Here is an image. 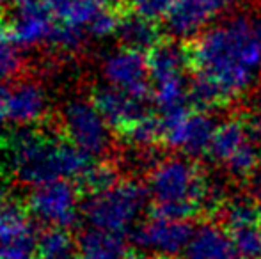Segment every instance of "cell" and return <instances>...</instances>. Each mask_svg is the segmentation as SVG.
<instances>
[{
	"label": "cell",
	"instance_id": "1",
	"mask_svg": "<svg viewBox=\"0 0 261 259\" xmlns=\"http://www.w3.org/2000/svg\"><path fill=\"white\" fill-rule=\"evenodd\" d=\"M187 50L194 73L212 80L227 101L244 94L261 68V41L245 16L204 31Z\"/></svg>",
	"mask_w": 261,
	"mask_h": 259
},
{
	"label": "cell",
	"instance_id": "2",
	"mask_svg": "<svg viewBox=\"0 0 261 259\" xmlns=\"http://www.w3.org/2000/svg\"><path fill=\"white\" fill-rule=\"evenodd\" d=\"M7 146L14 178L29 187L57 180H79L93 165V156L68 138L32 128L11 133Z\"/></svg>",
	"mask_w": 261,
	"mask_h": 259
},
{
	"label": "cell",
	"instance_id": "3",
	"mask_svg": "<svg viewBox=\"0 0 261 259\" xmlns=\"http://www.w3.org/2000/svg\"><path fill=\"white\" fill-rule=\"evenodd\" d=\"M148 192L155 203L153 213L181 220H189L203 208L220 203L199 167L192 160L178 156L153 165Z\"/></svg>",
	"mask_w": 261,
	"mask_h": 259
},
{
	"label": "cell",
	"instance_id": "4",
	"mask_svg": "<svg viewBox=\"0 0 261 259\" xmlns=\"http://www.w3.org/2000/svg\"><path fill=\"white\" fill-rule=\"evenodd\" d=\"M149 192L135 180H123L100 194L87 195L82 215L91 227L124 235L146 210Z\"/></svg>",
	"mask_w": 261,
	"mask_h": 259
},
{
	"label": "cell",
	"instance_id": "5",
	"mask_svg": "<svg viewBox=\"0 0 261 259\" xmlns=\"http://www.w3.org/2000/svg\"><path fill=\"white\" fill-rule=\"evenodd\" d=\"M62 130L69 142L89 156H101L110 148V125L93 101L73 100L62 108Z\"/></svg>",
	"mask_w": 261,
	"mask_h": 259
},
{
	"label": "cell",
	"instance_id": "6",
	"mask_svg": "<svg viewBox=\"0 0 261 259\" xmlns=\"http://www.w3.org/2000/svg\"><path fill=\"white\" fill-rule=\"evenodd\" d=\"M29 211L46 227L69 229L79 222L82 206L79 188L69 180H57L34 187L27 199Z\"/></svg>",
	"mask_w": 261,
	"mask_h": 259
},
{
	"label": "cell",
	"instance_id": "7",
	"mask_svg": "<svg viewBox=\"0 0 261 259\" xmlns=\"http://www.w3.org/2000/svg\"><path fill=\"white\" fill-rule=\"evenodd\" d=\"M162 140L183 155L196 158L210 151L217 125L203 112H190L189 107L162 114Z\"/></svg>",
	"mask_w": 261,
	"mask_h": 259
},
{
	"label": "cell",
	"instance_id": "8",
	"mask_svg": "<svg viewBox=\"0 0 261 259\" xmlns=\"http://www.w3.org/2000/svg\"><path fill=\"white\" fill-rule=\"evenodd\" d=\"M192 233L194 229L189 220L151 213L148 220L134 229L132 242L156 257H174L185 252Z\"/></svg>",
	"mask_w": 261,
	"mask_h": 259
},
{
	"label": "cell",
	"instance_id": "9",
	"mask_svg": "<svg viewBox=\"0 0 261 259\" xmlns=\"http://www.w3.org/2000/svg\"><path fill=\"white\" fill-rule=\"evenodd\" d=\"M101 73L109 85L126 91L139 100L148 101L151 98L148 55L139 50L123 46L110 52L101 64Z\"/></svg>",
	"mask_w": 261,
	"mask_h": 259
},
{
	"label": "cell",
	"instance_id": "10",
	"mask_svg": "<svg viewBox=\"0 0 261 259\" xmlns=\"http://www.w3.org/2000/svg\"><path fill=\"white\" fill-rule=\"evenodd\" d=\"M38 236L27 211L13 200H0V259H32Z\"/></svg>",
	"mask_w": 261,
	"mask_h": 259
},
{
	"label": "cell",
	"instance_id": "11",
	"mask_svg": "<svg viewBox=\"0 0 261 259\" xmlns=\"http://www.w3.org/2000/svg\"><path fill=\"white\" fill-rule=\"evenodd\" d=\"M233 4L234 0H174V6L165 16L167 31L178 39L199 36Z\"/></svg>",
	"mask_w": 261,
	"mask_h": 259
},
{
	"label": "cell",
	"instance_id": "12",
	"mask_svg": "<svg viewBox=\"0 0 261 259\" xmlns=\"http://www.w3.org/2000/svg\"><path fill=\"white\" fill-rule=\"evenodd\" d=\"M227 229L242 259H261V227L258 206L247 197H237L224 210Z\"/></svg>",
	"mask_w": 261,
	"mask_h": 259
},
{
	"label": "cell",
	"instance_id": "13",
	"mask_svg": "<svg viewBox=\"0 0 261 259\" xmlns=\"http://www.w3.org/2000/svg\"><path fill=\"white\" fill-rule=\"evenodd\" d=\"M54 18L41 0H16V13L9 25V34L18 46L48 43L55 28Z\"/></svg>",
	"mask_w": 261,
	"mask_h": 259
},
{
	"label": "cell",
	"instance_id": "14",
	"mask_svg": "<svg viewBox=\"0 0 261 259\" xmlns=\"http://www.w3.org/2000/svg\"><path fill=\"white\" fill-rule=\"evenodd\" d=\"M93 103L101 112V116L110 125V128L117 130L119 133H123L134 123H137L139 119L148 114V110H146L148 101L134 98L126 91L117 89V87H112L109 83L94 91Z\"/></svg>",
	"mask_w": 261,
	"mask_h": 259
},
{
	"label": "cell",
	"instance_id": "15",
	"mask_svg": "<svg viewBox=\"0 0 261 259\" xmlns=\"http://www.w3.org/2000/svg\"><path fill=\"white\" fill-rule=\"evenodd\" d=\"M46 105L45 91L36 82L25 80L7 89V118L18 126L39 123L46 114Z\"/></svg>",
	"mask_w": 261,
	"mask_h": 259
},
{
	"label": "cell",
	"instance_id": "16",
	"mask_svg": "<svg viewBox=\"0 0 261 259\" xmlns=\"http://www.w3.org/2000/svg\"><path fill=\"white\" fill-rule=\"evenodd\" d=\"M185 259H242L226 227L203 224L194 229L187 245Z\"/></svg>",
	"mask_w": 261,
	"mask_h": 259
},
{
	"label": "cell",
	"instance_id": "17",
	"mask_svg": "<svg viewBox=\"0 0 261 259\" xmlns=\"http://www.w3.org/2000/svg\"><path fill=\"white\" fill-rule=\"evenodd\" d=\"M258 137V128L251 123H245L244 119H227L217 126L208 153L217 163L226 165L247 142Z\"/></svg>",
	"mask_w": 261,
	"mask_h": 259
},
{
	"label": "cell",
	"instance_id": "18",
	"mask_svg": "<svg viewBox=\"0 0 261 259\" xmlns=\"http://www.w3.org/2000/svg\"><path fill=\"white\" fill-rule=\"evenodd\" d=\"M76 259H128L126 242L119 233L89 225L76 238Z\"/></svg>",
	"mask_w": 261,
	"mask_h": 259
},
{
	"label": "cell",
	"instance_id": "19",
	"mask_svg": "<svg viewBox=\"0 0 261 259\" xmlns=\"http://www.w3.org/2000/svg\"><path fill=\"white\" fill-rule=\"evenodd\" d=\"M116 36L126 48L149 52L160 41V28L155 20L135 11V13L121 14Z\"/></svg>",
	"mask_w": 261,
	"mask_h": 259
},
{
	"label": "cell",
	"instance_id": "20",
	"mask_svg": "<svg viewBox=\"0 0 261 259\" xmlns=\"http://www.w3.org/2000/svg\"><path fill=\"white\" fill-rule=\"evenodd\" d=\"M148 68L151 82L165 76L179 75L185 66H190L189 50L174 41H158L148 53Z\"/></svg>",
	"mask_w": 261,
	"mask_h": 259
},
{
	"label": "cell",
	"instance_id": "21",
	"mask_svg": "<svg viewBox=\"0 0 261 259\" xmlns=\"http://www.w3.org/2000/svg\"><path fill=\"white\" fill-rule=\"evenodd\" d=\"M151 100L160 114H169L178 108L189 107L190 82L183 73L155 80L151 89Z\"/></svg>",
	"mask_w": 261,
	"mask_h": 259
},
{
	"label": "cell",
	"instance_id": "22",
	"mask_svg": "<svg viewBox=\"0 0 261 259\" xmlns=\"http://www.w3.org/2000/svg\"><path fill=\"white\" fill-rule=\"evenodd\" d=\"M38 259H76V240L62 227H46L38 235Z\"/></svg>",
	"mask_w": 261,
	"mask_h": 259
},
{
	"label": "cell",
	"instance_id": "23",
	"mask_svg": "<svg viewBox=\"0 0 261 259\" xmlns=\"http://www.w3.org/2000/svg\"><path fill=\"white\" fill-rule=\"evenodd\" d=\"M112 2L114 0H69L68 6L62 9V13L55 20L59 23L82 28V31L87 32L89 25L101 13H105L107 9L114 7Z\"/></svg>",
	"mask_w": 261,
	"mask_h": 259
},
{
	"label": "cell",
	"instance_id": "24",
	"mask_svg": "<svg viewBox=\"0 0 261 259\" xmlns=\"http://www.w3.org/2000/svg\"><path fill=\"white\" fill-rule=\"evenodd\" d=\"M123 138L128 144L135 146L139 149H149L153 144H156L164 135V128H162V118H155L151 114H146L137 123L123 131Z\"/></svg>",
	"mask_w": 261,
	"mask_h": 259
},
{
	"label": "cell",
	"instance_id": "25",
	"mask_svg": "<svg viewBox=\"0 0 261 259\" xmlns=\"http://www.w3.org/2000/svg\"><path fill=\"white\" fill-rule=\"evenodd\" d=\"M80 188L86 192L87 195L100 194L109 188H112L116 183H119V172L117 167L110 162H98L93 163L82 176L79 178Z\"/></svg>",
	"mask_w": 261,
	"mask_h": 259
},
{
	"label": "cell",
	"instance_id": "26",
	"mask_svg": "<svg viewBox=\"0 0 261 259\" xmlns=\"http://www.w3.org/2000/svg\"><path fill=\"white\" fill-rule=\"evenodd\" d=\"M23 68L20 46L11 38L9 31L0 28V83L13 80Z\"/></svg>",
	"mask_w": 261,
	"mask_h": 259
},
{
	"label": "cell",
	"instance_id": "27",
	"mask_svg": "<svg viewBox=\"0 0 261 259\" xmlns=\"http://www.w3.org/2000/svg\"><path fill=\"white\" fill-rule=\"evenodd\" d=\"M86 36H87V32L82 31V28L69 27V25H64V23H57L52 32V36H50L48 43L54 46V48L61 50V52L71 53V52H76V50L82 48Z\"/></svg>",
	"mask_w": 261,
	"mask_h": 259
},
{
	"label": "cell",
	"instance_id": "28",
	"mask_svg": "<svg viewBox=\"0 0 261 259\" xmlns=\"http://www.w3.org/2000/svg\"><path fill=\"white\" fill-rule=\"evenodd\" d=\"M135 11H139L144 16L151 20H160L169 14V11L174 6V0H134Z\"/></svg>",
	"mask_w": 261,
	"mask_h": 259
},
{
	"label": "cell",
	"instance_id": "29",
	"mask_svg": "<svg viewBox=\"0 0 261 259\" xmlns=\"http://www.w3.org/2000/svg\"><path fill=\"white\" fill-rule=\"evenodd\" d=\"M41 2L45 4V6L50 9V13H52L54 16L57 18L59 14L62 13V9H64V7L68 6L69 0H41Z\"/></svg>",
	"mask_w": 261,
	"mask_h": 259
},
{
	"label": "cell",
	"instance_id": "30",
	"mask_svg": "<svg viewBox=\"0 0 261 259\" xmlns=\"http://www.w3.org/2000/svg\"><path fill=\"white\" fill-rule=\"evenodd\" d=\"M7 118V89L0 85V126L6 123Z\"/></svg>",
	"mask_w": 261,
	"mask_h": 259
},
{
	"label": "cell",
	"instance_id": "31",
	"mask_svg": "<svg viewBox=\"0 0 261 259\" xmlns=\"http://www.w3.org/2000/svg\"><path fill=\"white\" fill-rule=\"evenodd\" d=\"M254 126L261 133V93L256 98V110H254Z\"/></svg>",
	"mask_w": 261,
	"mask_h": 259
},
{
	"label": "cell",
	"instance_id": "32",
	"mask_svg": "<svg viewBox=\"0 0 261 259\" xmlns=\"http://www.w3.org/2000/svg\"><path fill=\"white\" fill-rule=\"evenodd\" d=\"M252 188H254L256 195H261V172H254L252 174Z\"/></svg>",
	"mask_w": 261,
	"mask_h": 259
},
{
	"label": "cell",
	"instance_id": "33",
	"mask_svg": "<svg viewBox=\"0 0 261 259\" xmlns=\"http://www.w3.org/2000/svg\"><path fill=\"white\" fill-rule=\"evenodd\" d=\"M254 28H256V34H258V38H259V41H261V16L258 18V20H256Z\"/></svg>",
	"mask_w": 261,
	"mask_h": 259
},
{
	"label": "cell",
	"instance_id": "34",
	"mask_svg": "<svg viewBox=\"0 0 261 259\" xmlns=\"http://www.w3.org/2000/svg\"><path fill=\"white\" fill-rule=\"evenodd\" d=\"M256 206H258V222H259V227H261V195L258 197V204H256Z\"/></svg>",
	"mask_w": 261,
	"mask_h": 259
},
{
	"label": "cell",
	"instance_id": "35",
	"mask_svg": "<svg viewBox=\"0 0 261 259\" xmlns=\"http://www.w3.org/2000/svg\"><path fill=\"white\" fill-rule=\"evenodd\" d=\"M2 9H4V0H0V18H2Z\"/></svg>",
	"mask_w": 261,
	"mask_h": 259
},
{
	"label": "cell",
	"instance_id": "36",
	"mask_svg": "<svg viewBox=\"0 0 261 259\" xmlns=\"http://www.w3.org/2000/svg\"><path fill=\"white\" fill-rule=\"evenodd\" d=\"M128 259H149V257H139V256H135V257H128Z\"/></svg>",
	"mask_w": 261,
	"mask_h": 259
},
{
	"label": "cell",
	"instance_id": "37",
	"mask_svg": "<svg viewBox=\"0 0 261 259\" xmlns=\"http://www.w3.org/2000/svg\"><path fill=\"white\" fill-rule=\"evenodd\" d=\"M116 2H132V0H116Z\"/></svg>",
	"mask_w": 261,
	"mask_h": 259
}]
</instances>
